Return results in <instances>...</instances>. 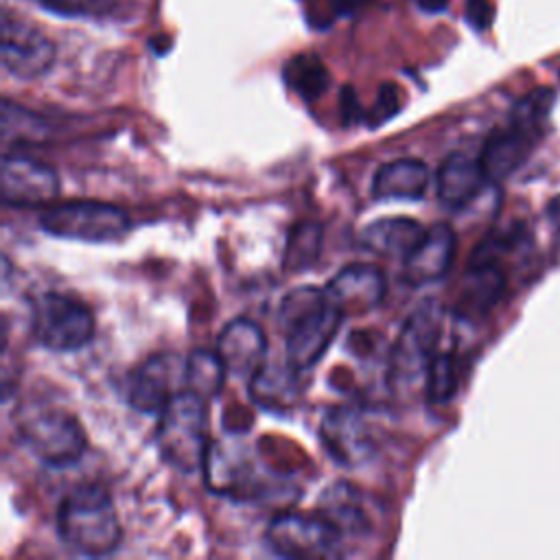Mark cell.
<instances>
[{"instance_id":"1","label":"cell","mask_w":560,"mask_h":560,"mask_svg":"<svg viewBox=\"0 0 560 560\" xmlns=\"http://www.w3.org/2000/svg\"><path fill=\"white\" fill-rule=\"evenodd\" d=\"M343 313L328 300L326 289L298 287L280 304L287 328V363L295 370L313 368L332 343Z\"/></svg>"},{"instance_id":"2","label":"cell","mask_w":560,"mask_h":560,"mask_svg":"<svg viewBox=\"0 0 560 560\" xmlns=\"http://www.w3.org/2000/svg\"><path fill=\"white\" fill-rule=\"evenodd\" d=\"M59 538L83 556H107L120 545V521L109 492L85 483L70 490L57 508Z\"/></svg>"},{"instance_id":"3","label":"cell","mask_w":560,"mask_h":560,"mask_svg":"<svg viewBox=\"0 0 560 560\" xmlns=\"http://www.w3.org/2000/svg\"><path fill=\"white\" fill-rule=\"evenodd\" d=\"M158 416L155 444L162 459L184 475L203 468L210 448L206 398L186 389L177 394Z\"/></svg>"},{"instance_id":"4","label":"cell","mask_w":560,"mask_h":560,"mask_svg":"<svg viewBox=\"0 0 560 560\" xmlns=\"http://www.w3.org/2000/svg\"><path fill=\"white\" fill-rule=\"evenodd\" d=\"M20 442L48 466H70L85 453L88 438L79 420L61 409L35 405L18 418Z\"/></svg>"},{"instance_id":"5","label":"cell","mask_w":560,"mask_h":560,"mask_svg":"<svg viewBox=\"0 0 560 560\" xmlns=\"http://www.w3.org/2000/svg\"><path fill=\"white\" fill-rule=\"evenodd\" d=\"M39 228L46 234L81 243H116L129 228V214L105 201L74 199L48 206L39 214Z\"/></svg>"},{"instance_id":"6","label":"cell","mask_w":560,"mask_h":560,"mask_svg":"<svg viewBox=\"0 0 560 560\" xmlns=\"http://www.w3.org/2000/svg\"><path fill=\"white\" fill-rule=\"evenodd\" d=\"M442 306L438 300H424L402 324L389 352V385L394 389H409L416 381H424L427 368L435 357L440 339Z\"/></svg>"},{"instance_id":"7","label":"cell","mask_w":560,"mask_h":560,"mask_svg":"<svg viewBox=\"0 0 560 560\" xmlns=\"http://www.w3.org/2000/svg\"><path fill=\"white\" fill-rule=\"evenodd\" d=\"M33 337L52 352L81 350L94 337V315L74 298L46 293L33 304Z\"/></svg>"},{"instance_id":"8","label":"cell","mask_w":560,"mask_h":560,"mask_svg":"<svg viewBox=\"0 0 560 560\" xmlns=\"http://www.w3.org/2000/svg\"><path fill=\"white\" fill-rule=\"evenodd\" d=\"M265 542L276 556L295 560L346 556L339 534L319 514H278L265 532Z\"/></svg>"},{"instance_id":"9","label":"cell","mask_w":560,"mask_h":560,"mask_svg":"<svg viewBox=\"0 0 560 560\" xmlns=\"http://www.w3.org/2000/svg\"><path fill=\"white\" fill-rule=\"evenodd\" d=\"M188 389V357L158 352L142 361L129 378L127 400L142 413H160L177 394Z\"/></svg>"},{"instance_id":"10","label":"cell","mask_w":560,"mask_h":560,"mask_svg":"<svg viewBox=\"0 0 560 560\" xmlns=\"http://www.w3.org/2000/svg\"><path fill=\"white\" fill-rule=\"evenodd\" d=\"M203 470L208 488L221 494L260 499L267 490H271V486L262 481V472L243 444L210 442Z\"/></svg>"},{"instance_id":"11","label":"cell","mask_w":560,"mask_h":560,"mask_svg":"<svg viewBox=\"0 0 560 560\" xmlns=\"http://www.w3.org/2000/svg\"><path fill=\"white\" fill-rule=\"evenodd\" d=\"M0 195L4 206H42L59 195V175L52 166L35 158L4 155L0 166Z\"/></svg>"},{"instance_id":"12","label":"cell","mask_w":560,"mask_h":560,"mask_svg":"<svg viewBox=\"0 0 560 560\" xmlns=\"http://www.w3.org/2000/svg\"><path fill=\"white\" fill-rule=\"evenodd\" d=\"M319 440L330 459L354 468L374 453V442L363 413L350 405L330 407L319 424Z\"/></svg>"},{"instance_id":"13","label":"cell","mask_w":560,"mask_h":560,"mask_svg":"<svg viewBox=\"0 0 560 560\" xmlns=\"http://www.w3.org/2000/svg\"><path fill=\"white\" fill-rule=\"evenodd\" d=\"M55 63L52 42L33 24L2 20V66L15 79H37Z\"/></svg>"},{"instance_id":"14","label":"cell","mask_w":560,"mask_h":560,"mask_svg":"<svg viewBox=\"0 0 560 560\" xmlns=\"http://www.w3.org/2000/svg\"><path fill=\"white\" fill-rule=\"evenodd\" d=\"M324 289L328 300L343 315H361L383 300L385 276L374 265L357 262L337 271Z\"/></svg>"},{"instance_id":"15","label":"cell","mask_w":560,"mask_h":560,"mask_svg":"<svg viewBox=\"0 0 560 560\" xmlns=\"http://www.w3.org/2000/svg\"><path fill=\"white\" fill-rule=\"evenodd\" d=\"M217 352L230 374L252 378L265 365L267 337L256 322L236 317L223 326L217 339Z\"/></svg>"},{"instance_id":"16","label":"cell","mask_w":560,"mask_h":560,"mask_svg":"<svg viewBox=\"0 0 560 560\" xmlns=\"http://www.w3.org/2000/svg\"><path fill=\"white\" fill-rule=\"evenodd\" d=\"M455 232L446 223H435L427 228L420 243L402 258L400 276L405 282L420 287L440 280L453 262L455 256Z\"/></svg>"},{"instance_id":"17","label":"cell","mask_w":560,"mask_h":560,"mask_svg":"<svg viewBox=\"0 0 560 560\" xmlns=\"http://www.w3.org/2000/svg\"><path fill=\"white\" fill-rule=\"evenodd\" d=\"M536 131L510 120L508 127L497 129L486 140L479 164L483 168V175L488 182H501L508 175H512L527 158L532 144H534Z\"/></svg>"},{"instance_id":"18","label":"cell","mask_w":560,"mask_h":560,"mask_svg":"<svg viewBox=\"0 0 560 560\" xmlns=\"http://www.w3.org/2000/svg\"><path fill=\"white\" fill-rule=\"evenodd\" d=\"M483 184H488V179L479 160L464 153H451L435 175L438 199L451 210L466 208L479 195Z\"/></svg>"},{"instance_id":"19","label":"cell","mask_w":560,"mask_h":560,"mask_svg":"<svg viewBox=\"0 0 560 560\" xmlns=\"http://www.w3.org/2000/svg\"><path fill=\"white\" fill-rule=\"evenodd\" d=\"M317 514L339 534L343 545L348 538H357L368 532V512L363 499L357 488L346 481H337L324 490Z\"/></svg>"},{"instance_id":"20","label":"cell","mask_w":560,"mask_h":560,"mask_svg":"<svg viewBox=\"0 0 560 560\" xmlns=\"http://www.w3.org/2000/svg\"><path fill=\"white\" fill-rule=\"evenodd\" d=\"M293 365H262L249 378V396L256 407L273 413L291 411L302 398V385Z\"/></svg>"},{"instance_id":"21","label":"cell","mask_w":560,"mask_h":560,"mask_svg":"<svg viewBox=\"0 0 560 560\" xmlns=\"http://www.w3.org/2000/svg\"><path fill=\"white\" fill-rule=\"evenodd\" d=\"M427 228H422L416 219L409 217H383L363 228L361 241L363 245L387 258H405L424 236Z\"/></svg>"},{"instance_id":"22","label":"cell","mask_w":560,"mask_h":560,"mask_svg":"<svg viewBox=\"0 0 560 560\" xmlns=\"http://www.w3.org/2000/svg\"><path fill=\"white\" fill-rule=\"evenodd\" d=\"M429 186V168L413 158L385 162L372 177L374 199H420Z\"/></svg>"},{"instance_id":"23","label":"cell","mask_w":560,"mask_h":560,"mask_svg":"<svg viewBox=\"0 0 560 560\" xmlns=\"http://www.w3.org/2000/svg\"><path fill=\"white\" fill-rule=\"evenodd\" d=\"M505 289V276L497 262H470L464 278L457 311L466 317H477L490 311Z\"/></svg>"},{"instance_id":"24","label":"cell","mask_w":560,"mask_h":560,"mask_svg":"<svg viewBox=\"0 0 560 560\" xmlns=\"http://www.w3.org/2000/svg\"><path fill=\"white\" fill-rule=\"evenodd\" d=\"M225 374L228 368L217 350H192L188 354V392L210 400L221 392Z\"/></svg>"},{"instance_id":"25","label":"cell","mask_w":560,"mask_h":560,"mask_svg":"<svg viewBox=\"0 0 560 560\" xmlns=\"http://www.w3.org/2000/svg\"><path fill=\"white\" fill-rule=\"evenodd\" d=\"M319 249L322 228L313 221H302L289 234L284 247V267L291 271H304L319 258Z\"/></svg>"},{"instance_id":"26","label":"cell","mask_w":560,"mask_h":560,"mask_svg":"<svg viewBox=\"0 0 560 560\" xmlns=\"http://www.w3.org/2000/svg\"><path fill=\"white\" fill-rule=\"evenodd\" d=\"M287 83L306 101L317 98L328 88V70L313 55H298L284 68Z\"/></svg>"},{"instance_id":"27","label":"cell","mask_w":560,"mask_h":560,"mask_svg":"<svg viewBox=\"0 0 560 560\" xmlns=\"http://www.w3.org/2000/svg\"><path fill=\"white\" fill-rule=\"evenodd\" d=\"M457 392V368L451 354H435L424 374V394L429 402L444 405Z\"/></svg>"},{"instance_id":"28","label":"cell","mask_w":560,"mask_h":560,"mask_svg":"<svg viewBox=\"0 0 560 560\" xmlns=\"http://www.w3.org/2000/svg\"><path fill=\"white\" fill-rule=\"evenodd\" d=\"M42 122L20 105H13L11 101L2 103V140L7 144L11 142H35L39 138Z\"/></svg>"},{"instance_id":"29","label":"cell","mask_w":560,"mask_h":560,"mask_svg":"<svg viewBox=\"0 0 560 560\" xmlns=\"http://www.w3.org/2000/svg\"><path fill=\"white\" fill-rule=\"evenodd\" d=\"M118 0H39L52 13L72 18H101L116 7Z\"/></svg>"},{"instance_id":"30","label":"cell","mask_w":560,"mask_h":560,"mask_svg":"<svg viewBox=\"0 0 560 560\" xmlns=\"http://www.w3.org/2000/svg\"><path fill=\"white\" fill-rule=\"evenodd\" d=\"M464 15L475 31H486L494 20V7L490 0H466Z\"/></svg>"},{"instance_id":"31","label":"cell","mask_w":560,"mask_h":560,"mask_svg":"<svg viewBox=\"0 0 560 560\" xmlns=\"http://www.w3.org/2000/svg\"><path fill=\"white\" fill-rule=\"evenodd\" d=\"M422 11H429V13H440L446 9L448 0H413Z\"/></svg>"}]
</instances>
